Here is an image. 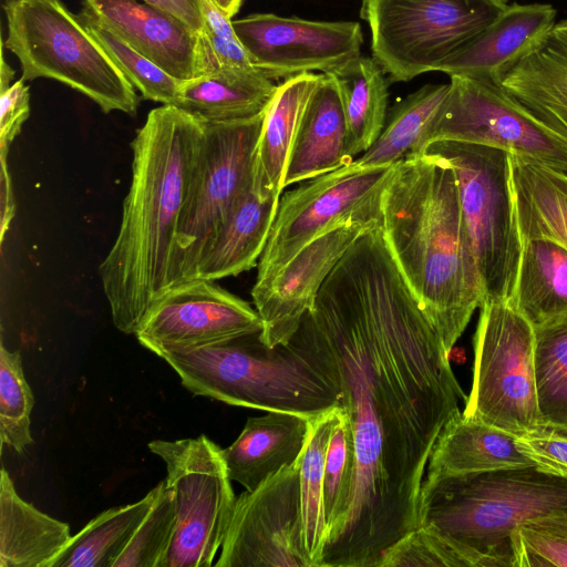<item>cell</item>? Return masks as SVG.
<instances>
[{"mask_svg": "<svg viewBox=\"0 0 567 567\" xmlns=\"http://www.w3.org/2000/svg\"><path fill=\"white\" fill-rule=\"evenodd\" d=\"M311 420L275 411L249 417L238 437L223 449L229 478L247 491H254L267 478L295 463L308 441Z\"/></svg>", "mask_w": 567, "mask_h": 567, "instance_id": "cell-22", "label": "cell"}, {"mask_svg": "<svg viewBox=\"0 0 567 567\" xmlns=\"http://www.w3.org/2000/svg\"><path fill=\"white\" fill-rule=\"evenodd\" d=\"M299 458L236 497L216 567H312L303 543Z\"/></svg>", "mask_w": 567, "mask_h": 567, "instance_id": "cell-14", "label": "cell"}, {"mask_svg": "<svg viewBox=\"0 0 567 567\" xmlns=\"http://www.w3.org/2000/svg\"><path fill=\"white\" fill-rule=\"evenodd\" d=\"M214 3L228 17L233 18L241 6V0H213Z\"/></svg>", "mask_w": 567, "mask_h": 567, "instance_id": "cell-46", "label": "cell"}, {"mask_svg": "<svg viewBox=\"0 0 567 567\" xmlns=\"http://www.w3.org/2000/svg\"><path fill=\"white\" fill-rule=\"evenodd\" d=\"M355 470L352 429L341 408L331 433L323 476V507L328 525L324 550L341 535L350 507ZM323 550V553H324Z\"/></svg>", "mask_w": 567, "mask_h": 567, "instance_id": "cell-36", "label": "cell"}, {"mask_svg": "<svg viewBox=\"0 0 567 567\" xmlns=\"http://www.w3.org/2000/svg\"><path fill=\"white\" fill-rule=\"evenodd\" d=\"M522 239L548 238L567 248V174L511 155Z\"/></svg>", "mask_w": 567, "mask_h": 567, "instance_id": "cell-29", "label": "cell"}, {"mask_svg": "<svg viewBox=\"0 0 567 567\" xmlns=\"http://www.w3.org/2000/svg\"><path fill=\"white\" fill-rule=\"evenodd\" d=\"M150 451L166 465L176 522L161 567H210L221 547L236 497L223 449L208 436L154 440Z\"/></svg>", "mask_w": 567, "mask_h": 567, "instance_id": "cell-11", "label": "cell"}, {"mask_svg": "<svg viewBox=\"0 0 567 567\" xmlns=\"http://www.w3.org/2000/svg\"><path fill=\"white\" fill-rule=\"evenodd\" d=\"M34 398L25 380L20 353L0 347V437L18 453L33 441L30 415Z\"/></svg>", "mask_w": 567, "mask_h": 567, "instance_id": "cell-38", "label": "cell"}, {"mask_svg": "<svg viewBox=\"0 0 567 567\" xmlns=\"http://www.w3.org/2000/svg\"><path fill=\"white\" fill-rule=\"evenodd\" d=\"M92 37L144 99L175 105L181 81L176 80L112 31L87 7L78 14Z\"/></svg>", "mask_w": 567, "mask_h": 567, "instance_id": "cell-35", "label": "cell"}, {"mask_svg": "<svg viewBox=\"0 0 567 567\" xmlns=\"http://www.w3.org/2000/svg\"><path fill=\"white\" fill-rule=\"evenodd\" d=\"M68 524L22 499L6 471L0 474V567H49L71 539Z\"/></svg>", "mask_w": 567, "mask_h": 567, "instance_id": "cell-27", "label": "cell"}, {"mask_svg": "<svg viewBox=\"0 0 567 567\" xmlns=\"http://www.w3.org/2000/svg\"><path fill=\"white\" fill-rule=\"evenodd\" d=\"M545 124L567 137V20L555 23L493 79Z\"/></svg>", "mask_w": 567, "mask_h": 567, "instance_id": "cell-19", "label": "cell"}, {"mask_svg": "<svg viewBox=\"0 0 567 567\" xmlns=\"http://www.w3.org/2000/svg\"><path fill=\"white\" fill-rule=\"evenodd\" d=\"M276 89L257 70L219 68L182 82L175 106L207 123L243 121L262 114Z\"/></svg>", "mask_w": 567, "mask_h": 567, "instance_id": "cell-26", "label": "cell"}, {"mask_svg": "<svg viewBox=\"0 0 567 567\" xmlns=\"http://www.w3.org/2000/svg\"><path fill=\"white\" fill-rule=\"evenodd\" d=\"M264 115L204 122V138L179 219L173 287L195 280L210 241L238 200L252 188Z\"/></svg>", "mask_w": 567, "mask_h": 567, "instance_id": "cell-10", "label": "cell"}, {"mask_svg": "<svg viewBox=\"0 0 567 567\" xmlns=\"http://www.w3.org/2000/svg\"><path fill=\"white\" fill-rule=\"evenodd\" d=\"M392 166L362 168L351 163L280 196L256 282L270 279L312 240L339 225L381 223V195Z\"/></svg>", "mask_w": 567, "mask_h": 567, "instance_id": "cell-12", "label": "cell"}, {"mask_svg": "<svg viewBox=\"0 0 567 567\" xmlns=\"http://www.w3.org/2000/svg\"><path fill=\"white\" fill-rule=\"evenodd\" d=\"M321 74L303 73L277 85L264 115L254 164L252 189L261 198L280 197L298 127Z\"/></svg>", "mask_w": 567, "mask_h": 567, "instance_id": "cell-24", "label": "cell"}, {"mask_svg": "<svg viewBox=\"0 0 567 567\" xmlns=\"http://www.w3.org/2000/svg\"><path fill=\"white\" fill-rule=\"evenodd\" d=\"M515 435L461 414L441 431L426 477H445L534 466L516 446Z\"/></svg>", "mask_w": 567, "mask_h": 567, "instance_id": "cell-23", "label": "cell"}, {"mask_svg": "<svg viewBox=\"0 0 567 567\" xmlns=\"http://www.w3.org/2000/svg\"><path fill=\"white\" fill-rule=\"evenodd\" d=\"M567 511V480L535 466L445 477L421 485L417 526H430L486 558L513 567L511 538L524 522Z\"/></svg>", "mask_w": 567, "mask_h": 567, "instance_id": "cell-5", "label": "cell"}, {"mask_svg": "<svg viewBox=\"0 0 567 567\" xmlns=\"http://www.w3.org/2000/svg\"><path fill=\"white\" fill-rule=\"evenodd\" d=\"M1 76H0V92L4 91L11 85V81L14 78V71L7 64L3 51L1 52Z\"/></svg>", "mask_w": 567, "mask_h": 567, "instance_id": "cell-45", "label": "cell"}, {"mask_svg": "<svg viewBox=\"0 0 567 567\" xmlns=\"http://www.w3.org/2000/svg\"><path fill=\"white\" fill-rule=\"evenodd\" d=\"M203 138V121L162 105L148 112L131 144L120 228L99 267L113 324L125 334H135L173 287L179 219Z\"/></svg>", "mask_w": 567, "mask_h": 567, "instance_id": "cell-2", "label": "cell"}, {"mask_svg": "<svg viewBox=\"0 0 567 567\" xmlns=\"http://www.w3.org/2000/svg\"><path fill=\"white\" fill-rule=\"evenodd\" d=\"M422 152L443 157L455 173L462 214L481 275L484 301H505L512 305L523 239L517 220L509 153L487 145L457 141H435Z\"/></svg>", "mask_w": 567, "mask_h": 567, "instance_id": "cell-7", "label": "cell"}, {"mask_svg": "<svg viewBox=\"0 0 567 567\" xmlns=\"http://www.w3.org/2000/svg\"><path fill=\"white\" fill-rule=\"evenodd\" d=\"M254 68L270 80L312 71L332 73L361 55L363 34L354 21H317L274 13L233 20Z\"/></svg>", "mask_w": 567, "mask_h": 567, "instance_id": "cell-15", "label": "cell"}, {"mask_svg": "<svg viewBox=\"0 0 567 567\" xmlns=\"http://www.w3.org/2000/svg\"><path fill=\"white\" fill-rule=\"evenodd\" d=\"M280 197L261 198L251 188L230 214L205 250L195 279L216 281L258 265L266 247Z\"/></svg>", "mask_w": 567, "mask_h": 567, "instance_id": "cell-25", "label": "cell"}, {"mask_svg": "<svg viewBox=\"0 0 567 567\" xmlns=\"http://www.w3.org/2000/svg\"><path fill=\"white\" fill-rule=\"evenodd\" d=\"M4 47L20 61L24 81L52 79L94 101L104 113L135 115L133 84L62 0H6Z\"/></svg>", "mask_w": 567, "mask_h": 567, "instance_id": "cell-6", "label": "cell"}, {"mask_svg": "<svg viewBox=\"0 0 567 567\" xmlns=\"http://www.w3.org/2000/svg\"><path fill=\"white\" fill-rule=\"evenodd\" d=\"M348 132V154L354 158L368 151L381 134L388 110V79L373 60L362 56L334 72Z\"/></svg>", "mask_w": 567, "mask_h": 567, "instance_id": "cell-31", "label": "cell"}, {"mask_svg": "<svg viewBox=\"0 0 567 567\" xmlns=\"http://www.w3.org/2000/svg\"><path fill=\"white\" fill-rule=\"evenodd\" d=\"M20 79L0 94V150H9L30 114L29 87Z\"/></svg>", "mask_w": 567, "mask_h": 567, "instance_id": "cell-42", "label": "cell"}, {"mask_svg": "<svg viewBox=\"0 0 567 567\" xmlns=\"http://www.w3.org/2000/svg\"><path fill=\"white\" fill-rule=\"evenodd\" d=\"M154 353L194 395L308 419L341 406L338 388L293 342L270 348L260 332L208 347Z\"/></svg>", "mask_w": 567, "mask_h": 567, "instance_id": "cell-4", "label": "cell"}, {"mask_svg": "<svg viewBox=\"0 0 567 567\" xmlns=\"http://www.w3.org/2000/svg\"><path fill=\"white\" fill-rule=\"evenodd\" d=\"M449 92V84H426L400 101L388 114L373 145L352 163L358 167L391 166L422 152Z\"/></svg>", "mask_w": 567, "mask_h": 567, "instance_id": "cell-30", "label": "cell"}, {"mask_svg": "<svg viewBox=\"0 0 567 567\" xmlns=\"http://www.w3.org/2000/svg\"><path fill=\"white\" fill-rule=\"evenodd\" d=\"M536 328L567 315V248L548 238L523 240L512 303Z\"/></svg>", "mask_w": 567, "mask_h": 567, "instance_id": "cell-28", "label": "cell"}, {"mask_svg": "<svg viewBox=\"0 0 567 567\" xmlns=\"http://www.w3.org/2000/svg\"><path fill=\"white\" fill-rule=\"evenodd\" d=\"M383 238L450 353L484 291L452 166L419 153L392 166L381 195Z\"/></svg>", "mask_w": 567, "mask_h": 567, "instance_id": "cell-3", "label": "cell"}, {"mask_svg": "<svg viewBox=\"0 0 567 567\" xmlns=\"http://www.w3.org/2000/svg\"><path fill=\"white\" fill-rule=\"evenodd\" d=\"M473 338L464 415L515 436L544 425L534 375V327L505 301H484Z\"/></svg>", "mask_w": 567, "mask_h": 567, "instance_id": "cell-9", "label": "cell"}, {"mask_svg": "<svg viewBox=\"0 0 567 567\" xmlns=\"http://www.w3.org/2000/svg\"><path fill=\"white\" fill-rule=\"evenodd\" d=\"M290 341L338 388L354 441L347 522L322 567H379L417 527L433 446L467 400L380 225L341 257Z\"/></svg>", "mask_w": 567, "mask_h": 567, "instance_id": "cell-1", "label": "cell"}, {"mask_svg": "<svg viewBox=\"0 0 567 567\" xmlns=\"http://www.w3.org/2000/svg\"><path fill=\"white\" fill-rule=\"evenodd\" d=\"M9 150H0V240L3 243L6 233L14 217L16 206L11 177L8 167Z\"/></svg>", "mask_w": 567, "mask_h": 567, "instance_id": "cell-44", "label": "cell"}, {"mask_svg": "<svg viewBox=\"0 0 567 567\" xmlns=\"http://www.w3.org/2000/svg\"><path fill=\"white\" fill-rule=\"evenodd\" d=\"M450 78L447 95L424 147L435 141L482 144L567 174L565 135L536 117L493 79Z\"/></svg>", "mask_w": 567, "mask_h": 567, "instance_id": "cell-13", "label": "cell"}, {"mask_svg": "<svg viewBox=\"0 0 567 567\" xmlns=\"http://www.w3.org/2000/svg\"><path fill=\"white\" fill-rule=\"evenodd\" d=\"M515 442L538 471L567 480V427L544 424L516 436Z\"/></svg>", "mask_w": 567, "mask_h": 567, "instance_id": "cell-41", "label": "cell"}, {"mask_svg": "<svg viewBox=\"0 0 567 567\" xmlns=\"http://www.w3.org/2000/svg\"><path fill=\"white\" fill-rule=\"evenodd\" d=\"M534 375L544 424L567 427V315L534 328Z\"/></svg>", "mask_w": 567, "mask_h": 567, "instance_id": "cell-34", "label": "cell"}, {"mask_svg": "<svg viewBox=\"0 0 567 567\" xmlns=\"http://www.w3.org/2000/svg\"><path fill=\"white\" fill-rule=\"evenodd\" d=\"M491 567L488 560L430 526L415 529L392 545L379 567Z\"/></svg>", "mask_w": 567, "mask_h": 567, "instance_id": "cell-37", "label": "cell"}, {"mask_svg": "<svg viewBox=\"0 0 567 567\" xmlns=\"http://www.w3.org/2000/svg\"><path fill=\"white\" fill-rule=\"evenodd\" d=\"M158 8L183 21L196 32L203 34L204 23L199 0H138Z\"/></svg>", "mask_w": 567, "mask_h": 567, "instance_id": "cell-43", "label": "cell"}, {"mask_svg": "<svg viewBox=\"0 0 567 567\" xmlns=\"http://www.w3.org/2000/svg\"><path fill=\"white\" fill-rule=\"evenodd\" d=\"M112 31L181 82L215 71L203 35L138 0H83Z\"/></svg>", "mask_w": 567, "mask_h": 567, "instance_id": "cell-18", "label": "cell"}, {"mask_svg": "<svg viewBox=\"0 0 567 567\" xmlns=\"http://www.w3.org/2000/svg\"><path fill=\"white\" fill-rule=\"evenodd\" d=\"M506 0H361L373 60L391 82L436 71L497 19Z\"/></svg>", "mask_w": 567, "mask_h": 567, "instance_id": "cell-8", "label": "cell"}, {"mask_svg": "<svg viewBox=\"0 0 567 567\" xmlns=\"http://www.w3.org/2000/svg\"><path fill=\"white\" fill-rule=\"evenodd\" d=\"M511 544L513 567H567V511L524 522Z\"/></svg>", "mask_w": 567, "mask_h": 567, "instance_id": "cell-39", "label": "cell"}, {"mask_svg": "<svg viewBox=\"0 0 567 567\" xmlns=\"http://www.w3.org/2000/svg\"><path fill=\"white\" fill-rule=\"evenodd\" d=\"M175 508L165 480L128 545L113 567H161L175 530Z\"/></svg>", "mask_w": 567, "mask_h": 567, "instance_id": "cell-40", "label": "cell"}, {"mask_svg": "<svg viewBox=\"0 0 567 567\" xmlns=\"http://www.w3.org/2000/svg\"><path fill=\"white\" fill-rule=\"evenodd\" d=\"M555 18L550 4H509L436 71L450 76L494 79L499 69L529 50L555 24Z\"/></svg>", "mask_w": 567, "mask_h": 567, "instance_id": "cell-21", "label": "cell"}, {"mask_svg": "<svg viewBox=\"0 0 567 567\" xmlns=\"http://www.w3.org/2000/svg\"><path fill=\"white\" fill-rule=\"evenodd\" d=\"M161 482L140 501L111 507L71 537L49 567H113L152 507Z\"/></svg>", "mask_w": 567, "mask_h": 567, "instance_id": "cell-32", "label": "cell"}, {"mask_svg": "<svg viewBox=\"0 0 567 567\" xmlns=\"http://www.w3.org/2000/svg\"><path fill=\"white\" fill-rule=\"evenodd\" d=\"M256 309L213 280L177 285L158 298L135 336L153 353L196 349L261 332Z\"/></svg>", "mask_w": 567, "mask_h": 567, "instance_id": "cell-16", "label": "cell"}, {"mask_svg": "<svg viewBox=\"0 0 567 567\" xmlns=\"http://www.w3.org/2000/svg\"><path fill=\"white\" fill-rule=\"evenodd\" d=\"M340 409L341 406H338L311 420L310 434L301 453L303 543L312 567H321L328 539V525L323 507L324 464L329 441Z\"/></svg>", "mask_w": 567, "mask_h": 567, "instance_id": "cell-33", "label": "cell"}, {"mask_svg": "<svg viewBox=\"0 0 567 567\" xmlns=\"http://www.w3.org/2000/svg\"><path fill=\"white\" fill-rule=\"evenodd\" d=\"M354 161L338 81L322 73L303 111L292 145L284 187L333 172Z\"/></svg>", "mask_w": 567, "mask_h": 567, "instance_id": "cell-20", "label": "cell"}, {"mask_svg": "<svg viewBox=\"0 0 567 567\" xmlns=\"http://www.w3.org/2000/svg\"><path fill=\"white\" fill-rule=\"evenodd\" d=\"M380 223L349 221L317 237L270 279L255 282L251 297L270 348L287 344L311 309L323 282L349 247Z\"/></svg>", "mask_w": 567, "mask_h": 567, "instance_id": "cell-17", "label": "cell"}]
</instances>
